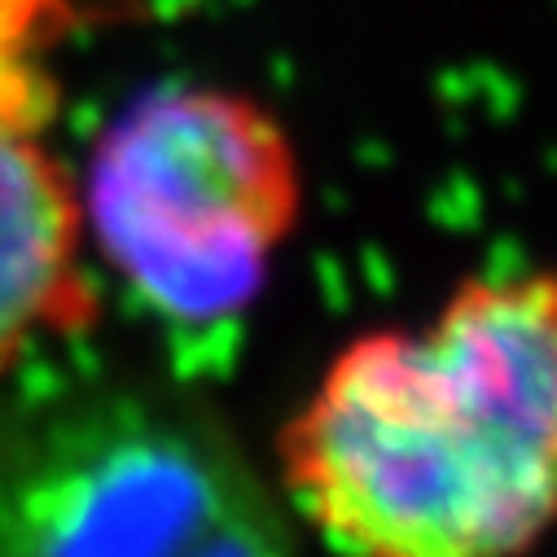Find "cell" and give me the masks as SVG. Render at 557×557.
<instances>
[{
    "label": "cell",
    "mask_w": 557,
    "mask_h": 557,
    "mask_svg": "<svg viewBox=\"0 0 557 557\" xmlns=\"http://www.w3.org/2000/svg\"><path fill=\"white\" fill-rule=\"evenodd\" d=\"M330 557H527L557 527V268L461 282L334 351L276 440Z\"/></svg>",
    "instance_id": "cell-1"
},
{
    "label": "cell",
    "mask_w": 557,
    "mask_h": 557,
    "mask_svg": "<svg viewBox=\"0 0 557 557\" xmlns=\"http://www.w3.org/2000/svg\"><path fill=\"white\" fill-rule=\"evenodd\" d=\"M0 557H299V522L198 391L27 364L0 382Z\"/></svg>",
    "instance_id": "cell-2"
},
{
    "label": "cell",
    "mask_w": 557,
    "mask_h": 557,
    "mask_svg": "<svg viewBox=\"0 0 557 557\" xmlns=\"http://www.w3.org/2000/svg\"><path fill=\"white\" fill-rule=\"evenodd\" d=\"M79 176L45 123L0 110V382L97 312Z\"/></svg>",
    "instance_id": "cell-4"
},
{
    "label": "cell",
    "mask_w": 557,
    "mask_h": 557,
    "mask_svg": "<svg viewBox=\"0 0 557 557\" xmlns=\"http://www.w3.org/2000/svg\"><path fill=\"white\" fill-rule=\"evenodd\" d=\"M79 202L88 246L154 312L215 321L263 290L308 185L272 106L224 84H168L101 127Z\"/></svg>",
    "instance_id": "cell-3"
}]
</instances>
